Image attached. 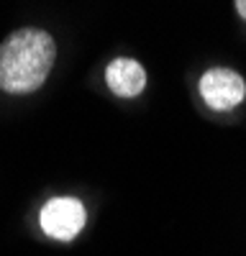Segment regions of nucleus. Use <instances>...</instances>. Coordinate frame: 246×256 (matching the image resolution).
<instances>
[{"mask_svg": "<svg viewBox=\"0 0 246 256\" xmlns=\"http://www.w3.org/2000/svg\"><path fill=\"white\" fill-rule=\"evenodd\" d=\"M56 59L54 38L41 28H18L0 44V90L10 95L36 92Z\"/></svg>", "mask_w": 246, "mask_h": 256, "instance_id": "nucleus-1", "label": "nucleus"}, {"mask_svg": "<svg viewBox=\"0 0 246 256\" xmlns=\"http://www.w3.org/2000/svg\"><path fill=\"white\" fill-rule=\"evenodd\" d=\"M88 212L85 205L74 198H54L38 212L41 230L54 241H72L85 228Z\"/></svg>", "mask_w": 246, "mask_h": 256, "instance_id": "nucleus-2", "label": "nucleus"}, {"mask_svg": "<svg viewBox=\"0 0 246 256\" xmlns=\"http://www.w3.org/2000/svg\"><path fill=\"white\" fill-rule=\"evenodd\" d=\"M200 95L218 113L234 110L246 98V80L228 67H213L200 77Z\"/></svg>", "mask_w": 246, "mask_h": 256, "instance_id": "nucleus-3", "label": "nucleus"}, {"mask_svg": "<svg viewBox=\"0 0 246 256\" xmlns=\"http://www.w3.org/2000/svg\"><path fill=\"white\" fill-rule=\"evenodd\" d=\"M106 82L113 95L118 98H136L146 88V72L136 59L128 56H118L108 64L106 70Z\"/></svg>", "mask_w": 246, "mask_h": 256, "instance_id": "nucleus-4", "label": "nucleus"}, {"mask_svg": "<svg viewBox=\"0 0 246 256\" xmlns=\"http://www.w3.org/2000/svg\"><path fill=\"white\" fill-rule=\"evenodd\" d=\"M236 10H238V16L246 20V0H236Z\"/></svg>", "mask_w": 246, "mask_h": 256, "instance_id": "nucleus-5", "label": "nucleus"}]
</instances>
